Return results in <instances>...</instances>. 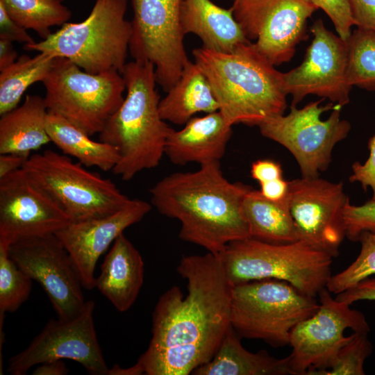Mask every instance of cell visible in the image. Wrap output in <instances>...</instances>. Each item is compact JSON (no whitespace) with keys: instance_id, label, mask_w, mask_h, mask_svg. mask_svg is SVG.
I'll use <instances>...</instances> for the list:
<instances>
[{"instance_id":"obj_16","label":"cell","mask_w":375,"mask_h":375,"mask_svg":"<svg viewBox=\"0 0 375 375\" xmlns=\"http://www.w3.org/2000/svg\"><path fill=\"white\" fill-rule=\"evenodd\" d=\"M313 39L301 64L283 73L287 94L291 106L308 94L328 99L342 107L350 101L352 86L347 76L348 47L347 41L327 29L319 19L310 28Z\"/></svg>"},{"instance_id":"obj_28","label":"cell","mask_w":375,"mask_h":375,"mask_svg":"<svg viewBox=\"0 0 375 375\" xmlns=\"http://www.w3.org/2000/svg\"><path fill=\"white\" fill-rule=\"evenodd\" d=\"M10 17L24 28L31 29L44 40L51 28L70 19V10L59 0H0Z\"/></svg>"},{"instance_id":"obj_33","label":"cell","mask_w":375,"mask_h":375,"mask_svg":"<svg viewBox=\"0 0 375 375\" xmlns=\"http://www.w3.org/2000/svg\"><path fill=\"white\" fill-rule=\"evenodd\" d=\"M344 223L346 237L353 242L358 241L363 232L375 233V200L360 206L352 205L349 200L344 209Z\"/></svg>"},{"instance_id":"obj_30","label":"cell","mask_w":375,"mask_h":375,"mask_svg":"<svg viewBox=\"0 0 375 375\" xmlns=\"http://www.w3.org/2000/svg\"><path fill=\"white\" fill-rule=\"evenodd\" d=\"M9 244L0 240V321L5 312H15L31 293L32 278L10 258Z\"/></svg>"},{"instance_id":"obj_36","label":"cell","mask_w":375,"mask_h":375,"mask_svg":"<svg viewBox=\"0 0 375 375\" xmlns=\"http://www.w3.org/2000/svg\"><path fill=\"white\" fill-rule=\"evenodd\" d=\"M0 38L24 43L34 42L26 29L15 22L7 12L4 6L0 2Z\"/></svg>"},{"instance_id":"obj_11","label":"cell","mask_w":375,"mask_h":375,"mask_svg":"<svg viewBox=\"0 0 375 375\" xmlns=\"http://www.w3.org/2000/svg\"><path fill=\"white\" fill-rule=\"evenodd\" d=\"M318 296L317 311L299 322L290 334L292 352L288 356L293 375H317L329 368L339 351L352 338V334L344 336L347 329L370 331L362 312L333 298L326 288Z\"/></svg>"},{"instance_id":"obj_25","label":"cell","mask_w":375,"mask_h":375,"mask_svg":"<svg viewBox=\"0 0 375 375\" xmlns=\"http://www.w3.org/2000/svg\"><path fill=\"white\" fill-rule=\"evenodd\" d=\"M242 211L251 238L274 244L299 240L289 198L281 201H272L264 197L260 190L252 188L244 198Z\"/></svg>"},{"instance_id":"obj_4","label":"cell","mask_w":375,"mask_h":375,"mask_svg":"<svg viewBox=\"0 0 375 375\" xmlns=\"http://www.w3.org/2000/svg\"><path fill=\"white\" fill-rule=\"evenodd\" d=\"M126 94L99 133V141L114 146L119 160L113 174L124 181L157 167L172 128L160 117L154 65L134 60L121 73Z\"/></svg>"},{"instance_id":"obj_43","label":"cell","mask_w":375,"mask_h":375,"mask_svg":"<svg viewBox=\"0 0 375 375\" xmlns=\"http://www.w3.org/2000/svg\"><path fill=\"white\" fill-rule=\"evenodd\" d=\"M12 43L8 40L0 38V71L17 60V53Z\"/></svg>"},{"instance_id":"obj_13","label":"cell","mask_w":375,"mask_h":375,"mask_svg":"<svg viewBox=\"0 0 375 375\" xmlns=\"http://www.w3.org/2000/svg\"><path fill=\"white\" fill-rule=\"evenodd\" d=\"M94 309V302L89 300L76 317L50 319L25 349L9 359L7 372L24 375L34 365L69 359L81 364L90 374H108L95 331Z\"/></svg>"},{"instance_id":"obj_35","label":"cell","mask_w":375,"mask_h":375,"mask_svg":"<svg viewBox=\"0 0 375 375\" xmlns=\"http://www.w3.org/2000/svg\"><path fill=\"white\" fill-rule=\"evenodd\" d=\"M367 147L368 159L363 164L355 162L352 165V174L349 180L351 183H359L365 191L370 188L373 192L372 199L375 200V135L370 138Z\"/></svg>"},{"instance_id":"obj_17","label":"cell","mask_w":375,"mask_h":375,"mask_svg":"<svg viewBox=\"0 0 375 375\" xmlns=\"http://www.w3.org/2000/svg\"><path fill=\"white\" fill-rule=\"evenodd\" d=\"M70 217L23 169L0 178V240L56 234Z\"/></svg>"},{"instance_id":"obj_44","label":"cell","mask_w":375,"mask_h":375,"mask_svg":"<svg viewBox=\"0 0 375 375\" xmlns=\"http://www.w3.org/2000/svg\"><path fill=\"white\" fill-rule=\"evenodd\" d=\"M59 1H63L64 0H59Z\"/></svg>"},{"instance_id":"obj_12","label":"cell","mask_w":375,"mask_h":375,"mask_svg":"<svg viewBox=\"0 0 375 375\" xmlns=\"http://www.w3.org/2000/svg\"><path fill=\"white\" fill-rule=\"evenodd\" d=\"M231 9L258 52L277 66L307 39L308 19L319 8L311 0H233Z\"/></svg>"},{"instance_id":"obj_24","label":"cell","mask_w":375,"mask_h":375,"mask_svg":"<svg viewBox=\"0 0 375 375\" xmlns=\"http://www.w3.org/2000/svg\"><path fill=\"white\" fill-rule=\"evenodd\" d=\"M158 110L165 121L183 125L198 112L218 111L219 106L206 75L189 60L178 81L160 100Z\"/></svg>"},{"instance_id":"obj_8","label":"cell","mask_w":375,"mask_h":375,"mask_svg":"<svg viewBox=\"0 0 375 375\" xmlns=\"http://www.w3.org/2000/svg\"><path fill=\"white\" fill-rule=\"evenodd\" d=\"M48 110L58 114L90 136L100 133L122 103L126 90L116 71L90 74L64 57H56L42 82Z\"/></svg>"},{"instance_id":"obj_15","label":"cell","mask_w":375,"mask_h":375,"mask_svg":"<svg viewBox=\"0 0 375 375\" xmlns=\"http://www.w3.org/2000/svg\"><path fill=\"white\" fill-rule=\"evenodd\" d=\"M289 183L290 210L299 240L337 257L346 237L344 209L349 200L343 183L319 176L301 177Z\"/></svg>"},{"instance_id":"obj_37","label":"cell","mask_w":375,"mask_h":375,"mask_svg":"<svg viewBox=\"0 0 375 375\" xmlns=\"http://www.w3.org/2000/svg\"><path fill=\"white\" fill-rule=\"evenodd\" d=\"M335 299L349 305L362 300L375 301V275L365 278L353 287L336 294Z\"/></svg>"},{"instance_id":"obj_5","label":"cell","mask_w":375,"mask_h":375,"mask_svg":"<svg viewBox=\"0 0 375 375\" xmlns=\"http://www.w3.org/2000/svg\"><path fill=\"white\" fill-rule=\"evenodd\" d=\"M128 0H96L90 15L78 23H65L47 38L24 45L28 51L64 57L86 72L122 73L132 33L125 18Z\"/></svg>"},{"instance_id":"obj_21","label":"cell","mask_w":375,"mask_h":375,"mask_svg":"<svg viewBox=\"0 0 375 375\" xmlns=\"http://www.w3.org/2000/svg\"><path fill=\"white\" fill-rule=\"evenodd\" d=\"M144 282V262L124 233L119 235L101 265L95 288L119 312L129 310Z\"/></svg>"},{"instance_id":"obj_9","label":"cell","mask_w":375,"mask_h":375,"mask_svg":"<svg viewBox=\"0 0 375 375\" xmlns=\"http://www.w3.org/2000/svg\"><path fill=\"white\" fill-rule=\"evenodd\" d=\"M22 168L72 221L110 215L132 200L111 180L53 150L31 155Z\"/></svg>"},{"instance_id":"obj_38","label":"cell","mask_w":375,"mask_h":375,"mask_svg":"<svg viewBox=\"0 0 375 375\" xmlns=\"http://www.w3.org/2000/svg\"><path fill=\"white\" fill-rule=\"evenodd\" d=\"M357 28L375 33V0H349Z\"/></svg>"},{"instance_id":"obj_32","label":"cell","mask_w":375,"mask_h":375,"mask_svg":"<svg viewBox=\"0 0 375 375\" xmlns=\"http://www.w3.org/2000/svg\"><path fill=\"white\" fill-rule=\"evenodd\" d=\"M373 346L367 332H353L350 341L338 353L327 369L317 375H364V363Z\"/></svg>"},{"instance_id":"obj_40","label":"cell","mask_w":375,"mask_h":375,"mask_svg":"<svg viewBox=\"0 0 375 375\" xmlns=\"http://www.w3.org/2000/svg\"><path fill=\"white\" fill-rule=\"evenodd\" d=\"M260 192L267 199L281 201L289 198L290 183L283 178L260 183Z\"/></svg>"},{"instance_id":"obj_7","label":"cell","mask_w":375,"mask_h":375,"mask_svg":"<svg viewBox=\"0 0 375 375\" xmlns=\"http://www.w3.org/2000/svg\"><path fill=\"white\" fill-rule=\"evenodd\" d=\"M319 306L315 297L285 281H253L233 288L231 326L240 337L283 347L289 344L293 328Z\"/></svg>"},{"instance_id":"obj_3","label":"cell","mask_w":375,"mask_h":375,"mask_svg":"<svg viewBox=\"0 0 375 375\" xmlns=\"http://www.w3.org/2000/svg\"><path fill=\"white\" fill-rule=\"evenodd\" d=\"M207 77L226 122L258 126L284 114L287 108L283 73L260 55L253 42L232 53L203 47L192 51Z\"/></svg>"},{"instance_id":"obj_22","label":"cell","mask_w":375,"mask_h":375,"mask_svg":"<svg viewBox=\"0 0 375 375\" xmlns=\"http://www.w3.org/2000/svg\"><path fill=\"white\" fill-rule=\"evenodd\" d=\"M48 112L44 98L28 94L22 104L1 115L0 154L30 156L31 151L50 142Z\"/></svg>"},{"instance_id":"obj_19","label":"cell","mask_w":375,"mask_h":375,"mask_svg":"<svg viewBox=\"0 0 375 375\" xmlns=\"http://www.w3.org/2000/svg\"><path fill=\"white\" fill-rule=\"evenodd\" d=\"M231 134L232 126L219 110L192 117L182 129L172 131L165 154L172 163L180 166L190 162L202 165L219 162Z\"/></svg>"},{"instance_id":"obj_20","label":"cell","mask_w":375,"mask_h":375,"mask_svg":"<svg viewBox=\"0 0 375 375\" xmlns=\"http://www.w3.org/2000/svg\"><path fill=\"white\" fill-rule=\"evenodd\" d=\"M179 24L185 35L198 36L204 48L232 53L251 42L235 19L232 10L225 9L211 0H181Z\"/></svg>"},{"instance_id":"obj_34","label":"cell","mask_w":375,"mask_h":375,"mask_svg":"<svg viewBox=\"0 0 375 375\" xmlns=\"http://www.w3.org/2000/svg\"><path fill=\"white\" fill-rule=\"evenodd\" d=\"M312 2L331 19L338 35L347 41L356 25L349 0H311Z\"/></svg>"},{"instance_id":"obj_41","label":"cell","mask_w":375,"mask_h":375,"mask_svg":"<svg viewBox=\"0 0 375 375\" xmlns=\"http://www.w3.org/2000/svg\"><path fill=\"white\" fill-rule=\"evenodd\" d=\"M29 156L16 153L0 154V178L22 169Z\"/></svg>"},{"instance_id":"obj_31","label":"cell","mask_w":375,"mask_h":375,"mask_svg":"<svg viewBox=\"0 0 375 375\" xmlns=\"http://www.w3.org/2000/svg\"><path fill=\"white\" fill-rule=\"evenodd\" d=\"M358 241L361 249L356 260L345 269L330 277L326 288L331 294H338L375 275V233L363 232Z\"/></svg>"},{"instance_id":"obj_6","label":"cell","mask_w":375,"mask_h":375,"mask_svg":"<svg viewBox=\"0 0 375 375\" xmlns=\"http://www.w3.org/2000/svg\"><path fill=\"white\" fill-rule=\"evenodd\" d=\"M217 255L233 286L276 279L315 297L331 276L333 258L300 240L274 244L249 238L230 242Z\"/></svg>"},{"instance_id":"obj_18","label":"cell","mask_w":375,"mask_h":375,"mask_svg":"<svg viewBox=\"0 0 375 375\" xmlns=\"http://www.w3.org/2000/svg\"><path fill=\"white\" fill-rule=\"evenodd\" d=\"M151 208V204L133 199L114 213L72 221L55 234L71 256L85 289L95 288L94 269L99 257L126 228L141 221Z\"/></svg>"},{"instance_id":"obj_27","label":"cell","mask_w":375,"mask_h":375,"mask_svg":"<svg viewBox=\"0 0 375 375\" xmlns=\"http://www.w3.org/2000/svg\"><path fill=\"white\" fill-rule=\"evenodd\" d=\"M57 56L38 52L33 57L22 55L17 60L0 71V115L18 106L22 95L32 84L48 76Z\"/></svg>"},{"instance_id":"obj_39","label":"cell","mask_w":375,"mask_h":375,"mask_svg":"<svg viewBox=\"0 0 375 375\" xmlns=\"http://www.w3.org/2000/svg\"><path fill=\"white\" fill-rule=\"evenodd\" d=\"M283 173L281 164L269 159L256 160L251 167V177L259 183L283 178Z\"/></svg>"},{"instance_id":"obj_2","label":"cell","mask_w":375,"mask_h":375,"mask_svg":"<svg viewBox=\"0 0 375 375\" xmlns=\"http://www.w3.org/2000/svg\"><path fill=\"white\" fill-rule=\"evenodd\" d=\"M252 188L231 183L219 162L195 172L165 176L151 189V203L159 213L181 223V240L220 253L230 242L251 238L242 206Z\"/></svg>"},{"instance_id":"obj_1","label":"cell","mask_w":375,"mask_h":375,"mask_svg":"<svg viewBox=\"0 0 375 375\" xmlns=\"http://www.w3.org/2000/svg\"><path fill=\"white\" fill-rule=\"evenodd\" d=\"M185 297L172 286L152 314V337L129 375H188L209 362L231 323L233 285L217 254L183 256L176 268Z\"/></svg>"},{"instance_id":"obj_14","label":"cell","mask_w":375,"mask_h":375,"mask_svg":"<svg viewBox=\"0 0 375 375\" xmlns=\"http://www.w3.org/2000/svg\"><path fill=\"white\" fill-rule=\"evenodd\" d=\"M8 253L48 296L58 317L68 320L83 309L81 278L69 253L55 234L22 239L9 245Z\"/></svg>"},{"instance_id":"obj_10","label":"cell","mask_w":375,"mask_h":375,"mask_svg":"<svg viewBox=\"0 0 375 375\" xmlns=\"http://www.w3.org/2000/svg\"><path fill=\"white\" fill-rule=\"evenodd\" d=\"M324 99L311 101L302 108L291 106L287 115L267 119L258 126L260 133L286 148L296 159L303 178H315L325 172L334 147L345 139L350 123L341 119V108Z\"/></svg>"},{"instance_id":"obj_23","label":"cell","mask_w":375,"mask_h":375,"mask_svg":"<svg viewBox=\"0 0 375 375\" xmlns=\"http://www.w3.org/2000/svg\"><path fill=\"white\" fill-rule=\"evenodd\" d=\"M231 327L213 358L197 367L194 375H293L289 356L276 358L266 351L252 353L241 344Z\"/></svg>"},{"instance_id":"obj_42","label":"cell","mask_w":375,"mask_h":375,"mask_svg":"<svg viewBox=\"0 0 375 375\" xmlns=\"http://www.w3.org/2000/svg\"><path fill=\"white\" fill-rule=\"evenodd\" d=\"M69 372L62 360H54L41 363L33 372V375H65Z\"/></svg>"},{"instance_id":"obj_29","label":"cell","mask_w":375,"mask_h":375,"mask_svg":"<svg viewBox=\"0 0 375 375\" xmlns=\"http://www.w3.org/2000/svg\"><path fill=\"white\" fill-rule=\"evenodd\" d=\"M347 43V76L349 84L375 91V33L357 28Z\"/></svg>"},{"instance_id":"obj_26","label":"cell","mask_w":375,"mask_h":375,"mask_svg":"<svg viewBox=\"0 0 375 375\" xmlns=\"http://www.w3.org/2000/svg\"><path fill=\"white\" fill-rule=\"evenodd\" d=\"M47 131L52 142L63 154L76 158L86 167H96L108 172L119 160V154L112 145L92 140L83 130L63 117L49 111Z\"/></svg>"}]
</instances>
